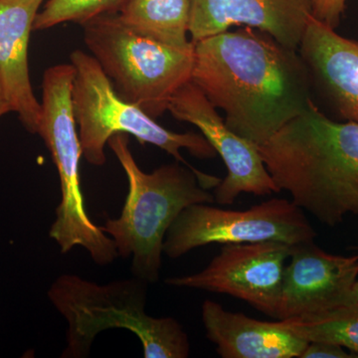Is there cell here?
<instances>
[{"label": "cell", "mask_w": 358, "mask_h": 358, "mask_svg": "<svg viewBox=\"0 0 358 358\" xmlns=\"http://www.w3.org/2000/svg\"><path fill=\"white\" fill-rule=\"evenodd\" d=\"M190 81L231 131L258 148L313 100L299 51L247 26L195 42Z\"/></svg>", "instance_id": "6da1fadb"}, {"label": "cell", "mask_w": 358, "mask_h": 358, "mask_svg": "<svg viewBox=\"0 0 358 358\" xmlns=\"http://www.w3.org/2000/svg\"><path fill=\"white\" fill-rule=\"evenodd\" d=\"M258 148L280 192L320 222L358 214L357 122L334 121L312 100Z\"/></svg>", "instance_id": "7a4b0ae2"}, {"label": "cell", "mask_w": 358, "mask_h": 358, "mask_svg": "<svg viewBox=\"0 0 358 358\" xmlns=\"http://www.w3.org/2000/svg\"><path fill=\"white\" fill-rule=\"evenodd\" d=\"M108 145L128 178L129 193L121 216L109 219L101 229L114 240L119 256H131L134 277L155 282L167 230L187 207L214 202L206 189L216 187L221 179L179 162L147 173L131 154L128 134H115Z\"/></svg>", "instance_id": "3957f363"}, {"label": "cell", "mask_w": 358, "mask_h": 358, "mask_svg": "<svg viewBox=\"0 0 358 358\" xmlns=\"http://www.w3.org/2000/svg\"><path fill=\"white\" fill-rule=\"evenodd\" d=\"M147 285L136 277L105 285L76 275L58 277L48 296L68 324L63 357H88L96 336L113 329L136 334L145 358L187 357L189 341L178 320L145 313Z\"/></svg>", "instance_id": "277c9868"}, {"label": "cell", "mask_w": 358, "mask_h": 358, "mask_svg": "<svg viewBox=\"0 0 358 358\" xmlns=\"http://www.w3.org/2000/svg\"><path fill=\"white\" fill-rule=\"evenodd\" d=\"M74 74L71 63L52 66L45 71L42 82L41 117L36 134L50 152L61 189L60 204L49 234L62 253L81 246L94 262L105 266L114 262L119 254L114 240L91 220L85 207L80 178L83 154L72 103Z\"/></svg>", "instance_id": "5b68a950"}, {"label": "cell", "mask_w": 358, "mask_h": 358, "mask_svg": "<svg viewBox=\"0 0 358 358\" xmlns=\"http://www.w3.org/2000/svg\"><path fill=\"white\" fill-rule=\"evenodd\" d=\"M83 28L85 45L117 95L152 119L167 112L174 94L192 79L193 42L185 48L159 43L129 29L117 14L96 17Z\"/></svg>", "instance_id": "8992f818"}, {"label": "cell", "mask_w": 358, "mask_h": 358, "mask_svg": "<svg viewBox=\"0 0 358 358\" xmlns=\"http://www.w3.org/2000/svg\"><path fill=\"white\" fill-rule=\"evenodd\" d=\"M70 63L75 70L72 103L84 159L92 166L107 162L105 148L117 134L133 136L190 167L180 154L186 150L197 159H213L216 152L201 133H176L160 126L145 110L117 95L114 87L90 53L75 50Z\"/></svg>", "instance_id": "52a82bcc"}, {"label": "cell", "mask_w": 358, "mask_h": 358, "mask_svg": "<svg viewBox=\"0 0 358 358\" xmlns=\"http://www.w3.org/2000/svg\"><path fill=\"white\" fill-rule=\"evenodd\" d=\"M315 236L303 210L286 199H270L240 211L194 204L182 210L167 230L164 253L178 259L210 244L275 241L292 246L312 242Z\"/></svg>", "instance_id": "ba28073f"}, {"label": "cell", "mask_w": 358, "mask_h": 358, "mask_svg": "<svg viewBox=\"0 0 358 358\" xmlns=\"http://www.w3.org/2000/svg\"><path fill=\"white\" fill-rule=\"evenodd\" d=\"M291 245L266 241L223 245L220 254L197 274L171 278L167 285L227 294L275 317Z\"/></svg>", "instance_id": "9c48e42d"}, {"label": "cell", "mask_w": 358, "mask_h": 358, "mask_svg": "<svg viewBox=\"0 0 358 358\" xmlns=\"http://www.w3.org/2000/svg\"><path fill=\"white\" fill-rule=\"evenodd\" d=\"M167 112L174 119L196 127L223 159L228 174L216 186L214 201L231 205L241 193L263 196L280 192L258 147L231 131L217 109L192 81L174 94Z\"/></svg>", "instance_id": "30bf717a"}, {"label": "cell", "mask_w": 358, "mask_h": 358, "mask_svg": "<svg viewBox=\"0 0 358 358\" xmlns=\"http://www.w3.org/2000/svg\"><path fill=\"white\" fill-rule=\"evenodd\" d=\"M312 16L313 0H190V41L247 26L299 50Z\"/></svg>", "instance_id": "8fae6325"}, {"label": "cell", "mask_w": 358, "mask_h": 358, "mask_svg": "<svg viewBox=\"0 0 358 358\" xmlns=\"http://www.w3.org/2000/svg\"><path fill=\"white\" fill-rule=\"evenodd\" d=\"M275 319L322 312L357 281L358 255H331L312 242L292 245Z\"/></svg>", "instance_id": "7c38bea8"}, {"label": "cell", "mask_w": 358, "mask_h": 358, "mask_svg": "<svg viewBox=\"0 0 358 358\" xmlns=\"http://www.w3.org/2000/svg\"><path fill=\"white\" fill-rule=\"evenodd\" d=\"M315 94L336 117L358 124V41L312 16L299 47Z\"/></svg>", "instance_id": "4fadbf2b"}, {"label": "cell", "mask_w": 358, "mask_h": 358, "mask_svg": "<svg viewBox=\"0 0 358 358\" xmlns=\"http://www.w3.org/2000/svg\"><path fill=\"white\" fill-rule=\"evenodd\" d=\"M46 0H0V85L11 112L36 134L41 103L33 92L28 48L35 18Z\"/></svg>", "instance_id": "5bb4252c"}, {"label": "cell", "mask_w": 358, "mask_h": 358, "mask_svg": "<svg viewBox=\"0 0 358 358\" xmlns=\"http://www.w3.org/2000/svg\"><path fill=\"white\" fill-rule=\"evenodd\" d=\"M202 320L207 338L223 358L299 357L308 343L282 320L251 319L244 313L228 312L215 301H204Z\"/></svg>", "instance_id": "9a60e30c"}, {"label": "cell", "mask_w": 358, "mask_h": 358, "mask_svg": "<svg viewBox=\"0 0 358 358\" xmlns=\"http://www.w3.org/2000/svg\"><path fill=\"white\" fill-rule=\"evenodd\" d=\"M117 15L129 29L159 43L176 48L192 43L190 0H129Z\"/></svg>", "instance_id": "2e32d148"}, {"label": "cell", "mask_w": 358, "mask_h": 358, "mask_svg": "<svg viewBox=\"0 0 358 358\" xmlns=\"http://www.w3.org/2000/svg\"><path fill=\"white\" fill-rule=\"evenodd\" d=\"M282 322L305 341L336 343L358 355V307L334 308Z\"/></svg>", "instance_id": "e0dca14e"}, {"label": "cell", "mask_w": 358, "mask_h": 358, "mask_svg": "<svg viewBox=\"0 0 358 358\" xmlns=\"http://www.w3.org/2000/svg\"><path fill=\"white\" fill-rule=\"evenodd\" d=\"M129 0H47L35 18L33 31L50 29L63 23L83 26L103 15L119 14Z\"/></svg>", "instance_id": "ac0fdd59"}, {"label": "cell", "mask_w": 358, "mask_h": 358, "mask_svg": "<svg viewBox=\"0 0 358 358\" xmlns=\"http://www.w3.org/2000/svg\"><path fill=\"white\" fill-rule=\"evenodd\" d=\"M348 0H313V17L336 29L345 13Z\"/></svg>", "instance_id": "d6986e66"}, {"label": "cell", "mask_w": 358, "mask_h": 358, "mask_svg": "<svg viewBox=\"0 0 358 358\" xmlns=\"http://www.w3.org/2000/svg\"><path fill=\"white\" fill-rule=\"evenodd\" d=\"M358 355L348 352L341 345L324 341H308L299 358H355Z\"/></svg>", "instance_id": "ffe728a7"}, {"label": "cell", "mask_w": 358, "mask_h": 358, "mask_svg": "<svg viewBox=\"0 0 358 358\" xmlns=\"http://www.w3.org/2000/svg\"><path fill=\"white\" fill-rule=\"evenodd\" d=\"M343 307H358V281L355 282L352 288L350 289V291L346 292L343 296H341L334 303L333 307L329 308V310Z\"/></svg>", "instance_id": "44dd1931"}, {"label": "cell", "mask_w": 358, "mask_h": 358, "mask_svg": "<svg viewBox=\"0 0 358 358\" xmlns=\"http://www.w3.org/2000/svg\"><path fill=\"white\" fill-rule=\"evenodd\" d=\"M11 113L10 107L7 103L6 96H4L3 90H2L1 85H0V119L4 115Z\"/></svg>", "instance_id": "7402d4cb"}]
</instances>
